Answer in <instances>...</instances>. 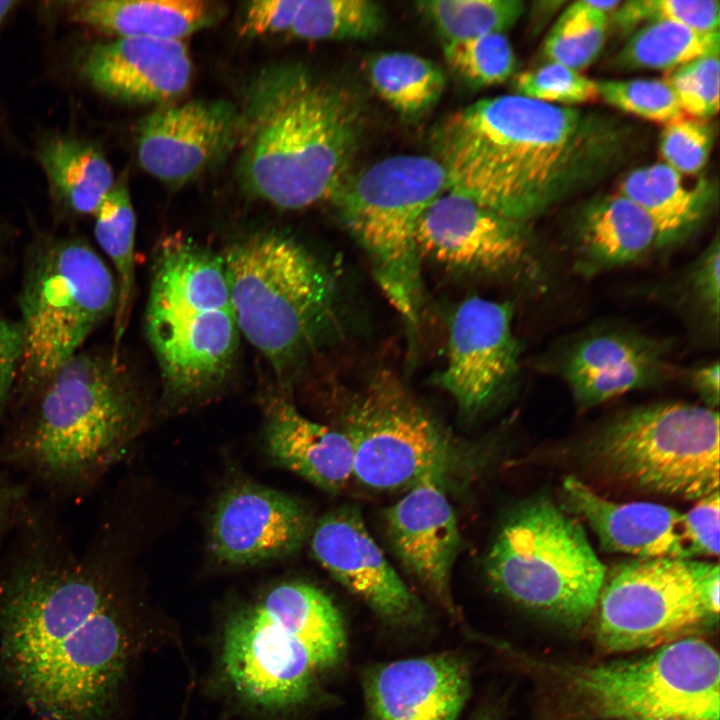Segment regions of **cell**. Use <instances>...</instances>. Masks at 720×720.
<instances>
[{
	"instance_id": "6da1fadb",
	"label": "cell",
	"mask_w": 720,
	"mask_h": 720,
	"mask_svg": "<svg viewBox=\"0 0 720 720\" xmlns=\"http://www.w3.org/2000/svg\"><path fill=\"white\" fill-rule=\"evenodd\" d=\"M0 556L5 678L42 720H98L125 674L130 637L97 537L71 545L52 505L31 504Z\"/></svg>"
},
{
	"instance_id": "7a4b0ae2",
	"label": "cell",
	"mask_w": 720,
	"mask_h": 720,
	"mask_svg": "<svg viewBox=\"0 0 720 720\" xmlns=\"http://www.w3.org/2000/svg\"><path fill=\"white\" fill-rule=\"evenodd\" d=\"M140 418L120 355L80 350L20 394L0 435V466L49 499H80L126 451Z\"/></svg>"
},
{
	"instance_id": "3957f363",
	"label": "cell",
	"mask_w": 720,
	"mask_h": 720,
	"mask_svg": "<svg viewBox=\"0 0 720 720\" xmlns=\"http://www.w3.org/2000/svg\"><path fill=\"white\" fill-rule=\"evenodd\" d=\"M589 137L575 108L508 94L449 115L436 129L433 147L449 190L527 224L576 178Z\"/></svg>"
},
{
	"instance_id": "277c9868",
	"label": "cell",
	"mask_w": 720,
	"mask_h": 720,
	"mask_svg": "<svg viewBox=\"0 0 720 720\" xmlns=\"http://www.w3.org/2000/svg\"><path fill=\"white\" fill-rule=\"evenodd\" d=\"M242 115L239 176L278 208L335 200L347 182L360 132L352 96L298 64L260 72Z\"/></svg>"
},
{
	"instance_id": "5b68a950",
	"label": "cell",
	"mask_w": 720,
	"mask_h": 720,
	"mask_svg": "<svg viewBox=\"0 0 720 720\" xmlns=\"http://www.w3.org/2000/svg\"><path fill=\"white\" fill-rule=\"evenodd\" d=\"M347 646L342 616L318 587L280 583L235 612L223 634L222 666L234 691L269 710L297 706Z\"/></svg>"
},
{
	"instance_id": "8992f818",
	"label": "cell",
	"mask_w": 720,
	"mask_h": 720,
	"mask_svg": "<svg viewBox=\"0 0 720 720\" xmlns=\"http://www.w3.org/2000/svg\"><path fill=\"white\" fill-rule=\"evenodd\" d=\"M239 332L281 374L318 340L333 312L325 266L294 239L259 233L223 257Z\"/></svg>"
},
{
	"instance_id": "52a82bcc",
	"label": "cell",
	"mask_w": 720,
	"mask_h": 720,
	"mask_svg": "<svg viewBox=\"0 0 720 720\" xmlns=\"http://www.w3.org/2000/svg\"><path fill=\"white\" fill-rule=\"evenodd\" d=\"M547 666L559 699L555 720H719L720 659L703 639L633 660Z\"/></svg>"
},
{
	"instance_id": "ba28073f",
	"label": "cell",
	"mask_w": 720,
	"mask_h": 720,
	"mask_svg": "<svg viewBox=\"0 0 720 720\" xmlns=\"http://www.w3.org/2000/svg\"><path fill=\"white\" fill-rule=\"evenodd\" d=\"M495 592L568 626L596 608L606 568L581 525L552 502L530 501L510 513L484 559Z\"/></svg>"
},
{
	"instance_id": "9c48e42d",
	"label": "cell",
	"mask_w": 720,
	"mask_h": 720,
	"mask_svg": "<svg viewBox=\"0 0 720 720\" xmlns=\"http://www.w3.org/2000/svg\"><path fill=\"white\" fill-rule=\"evenodd\" d=\"M117 303L114 274L92 245L77 236L44 235L25 257L18 296L26 393L81 350Z\"/></svg>"
},
{
	"instance_id": "30bf717a",
	"label": "cell",
	"mask_w": 720,
	"mask_h": 720,
	"mask_svg": "<svg viewBox=\"0 0 720 720\" xmlns=\"http://www.w3.org/2000/svg\"><path fill=\"white\" fill-rule=\"evenodd\" d=\"M448 190L437 159L395 155L349 178L335 198L375 281L409 328L419 322L423 298L418 225L432 202Z\"/></svg>"
},
{
	"instance_id": "8fae6325",
	"label": "cell",
	"mask_w": 720,
	"mask_h": 720,
	"mask_svg": "<svg viewBox=\"0 0 720 720\" xmlns=\"http://www.w3.org/2000/svg\"><path fill=\"white\" fill-rule=\"evenodd\" d=\"M587 456L632 489L698 500L719 490V413L685 402L640 406L605 425Z\"/></svg>"
},
{
	"instance_id": "7c38bea8",
	"label": "cell",
	"mask_w": 720,
	"mask_h": 720,
	"mask_svg": "<svg viewBox=\"0 0 720 720\" xmlns=\"http://www.w3.org/2000/svg\"><path fill=\"white\" fill-rule=\"evenodd\" d=\"M353 449V477L376 490L448 480L459 456L448 434L393 376L382 373L350 406L342 430Z\"/></svg>"
},
{
	"instance_id": "4fadbf2b",
	"label": "cell",
	"mask_w": 720,
	"mask_h": 720,
	"mask_svg": "<svg viewBox=\"0 0 720 720\" xmlns=\"http://www.w3.org/2000/svg\"><path fill=\"white\" fill-rule=\"evenodd\" d=\"M596 640L606 652L659 648L712 622L691 559H633L615 566L596 604Z\"/></svg>"
},
{
	"instance_id": "5bb4252c",
	"label": "cell",
	"mask_w": 720,
	"mask_h": 720,
	"mask_svg": "<svg viewBox=\"0 0 720 720\" xmlns=\"http://www.w3.org/2000/svg\"><path fill=\"white\" fill-rule=\"evenodd\" d=\"M421 259L485 275L542 272L540 250L526 223L504 217L448 190L428 207L417 229Z\"/></svg>"
},
{
	"instance_id": "9a60e30c",
	"label": "cell",
	"mask_w": 720,
	"mask_h": 720,
	"mask_svg": "<svg viewBox=\"0 0 720 720\" xmlns=\"http://www.w3.org/2000/svg\"><path fill=\"white\" fill-rule=\"evenodd\" d=\"M513 315L510 302L478 296L452 315L446 364L436 383L466 416L488 408L518 375L521 348Z\"/></svg>"
},
{
	"instance_id": "2e32d148",
	"label": "cell",
	"mask_w": 720,
	"mask_h": 720,
	"mask_svg": "<svg viewBox=\"0 0 720 720\" xmlns=\"http://www.w3.org/2000/svg\"><path fill=\"white\" fill-rule=\"evenodd\" d=\"M314 558L377 617L398 627H415L426 616L373 539L360 510L338 507L315 521L310 534Z\"/></svg>"
},
{
	"instance_id": "e0dca14e",
	"label": "cell",
	"mask_w": 720,
	"mask_h": 720,
	"mask_svg": "<svg viewBox=\"0 0 720 720\" xmlns=\"http://www.w3.org/2000/svg\"><path fill=\"white\" fill-rule=\"evenodd\" d=\"M241 131V111L228 101L165 104L137 123V159L153 177L183 184L222 160L239 143Z\"/></svg>"
},
{
	"instance_id": "ac0fdd59",
	"label": "cell",
	"mask_w": 720,
	"mask_h": 720,
	"mask_svg": "<svg viewBox=\"0 0 720 720\" xmlns=\"http://www.w3.org/2000/svg\"><path fill=\"white\" fill-rule=\"evenodd\" d=\"M314 523L311 511L295 497L241 483L219 498L211 518L209 547L222 563L254 565L299 551Z\"/></svg>"
},
{
	"instance_id": "d6986e66",
	"label": "cell",
	"mask_w": 720,
	"mask_h": 720,
	"mask_svg": "<svg viewBox=\"0 0 720 720\" xmlns=\"http://www.w3.org/2000/svg\"><path fill=\"white\" fill-rule=\"evenodd\" d=\"M73 69L87 86L128 105L169 103L190 85L192 61L181 40L115 38L78 47Z\"/></svg>"
},
{
	"instance_id": "ffe728a7",
	"label": "cell",
	"mask_w": 720,
	"mask_h": 720,
	"mask_svg": "<svg viewBox=\"0 0 720 720\" xmlns=\"http://www.w3.org/2000/svg\"><path fill=\"white\" fill-rule=\"evenodd\" d=\"M446 481L428 478L409 488L384 512L390 545L404 569L452 617L458 608L452 594V570L461 546Z\"/></svg>"
},
{
	"instance_id": "44dd1931",
	"label": "cell",
	"mask_w": 720,
	"mask_h": 720,
	"mask_svg": "<svg viewBox=\"0 0 720 720\" xmlns=\"http://www.w3.org/2000/svg\"><path fill=\"white\" fill-rule=\"evenodd\" d=\"M145 320L170 396L193 399L222 384L239 344L232 308L146 315Z\"/></svg>"
},
{
	"instance_id": "7402d4cb",
	"label": "cell",
	"mask_w": 720,
	"mask_h": 720,
	"mask_svg": "<svg viewBox=\"0 0 720 720\" xmlns=\"http://www.w3.org/2000/svg\"><path fill=\"white\" fill-rule=\"evenodd\" d=\"M471 680L467 658L446 651L373 666L362 687L372 720H457Z\"/></svg>"
},
{
	"instance_id": "603a6c76",
	"label": "cell",
	"mask_w": 720,
	"mask_h": 720,
	"mask_svg": "<svg viewBox=\"0 0 720 720\" xmlns=\"http://www.w3.org/2000/svg\"><path fill=\"white\" fill-rule=\"evenodd\" d=\"M668 344L626 328H605L580 337L560 365L576 402L593 407L667 376Z\"/></svg>"
},
{
	"instance_id": "cb8c5ba5",
	"label": "cell",
	"mask_w": 720,
	"mask_h": 720,
	"mask_svg": "<svg viewBox=\"0 0 720 720\" xmlns=\"http://www.w3.org/2000/svg\"><path fill=\"white\" fill-rule=\"evenodd\" d=\"M568 508L589 525L602 549L639 559H691L684 514L658 503L615 502L576 477L563 482Z\"/></svg>"
},
{
	"instance_id": "d4e9b609",
	"label": "cell",
	"mask_w": 720,
	"mask_h": 720,
	"mask_svg": "<svg viewBox=\"0 0 720 720\" xmlns=\"http://www.w3.org/2000/svg\"><path fill=\"white\" fill-rule=\"evenodd\" d=\"M573 271L592 278L640 262L659 250V234L647 213L618 193L588 204L571 237Z\"/></svg>"
},
{
	"instance_id": "484cf974",
	"label": "cell",
	"mask_w": 720,
	"mask_h": 720,
	"mask_svg": "<svg viewBox=\"0 0 720 720\" xmlns=\"http://www.w3.org/2000/svg\"><path fill=\"white\" fill-rule=\"evenodd\" d=\"M266 447L271 458L326 491L353 477V449L343 431L314 422L292 404L273 398L266 410Z\"/></svg>"
},
{
	"instance_id": "4316f807",
	"label": "cell",
	"mask_w": 720,
	"mask_h": 720,
	"mask_svg": "<svg viewBox=\"0 0 720 720\" xmlns=\"http://www.w3.org/2000/svg\"><path fill=\"white\" fill-rule=\"evenodd\" d=\"M232 308L223 257L184 236L157 249L146 315Z\"/></svg>"
},
{
	"instance_id": "83f0119b",
	"label": "cell",
	"mask_w": 720,
	"mask_h": 720,
	"mask_svg": "<svg viewBox=\"0 0 720 720\" xmlns=\"http://www.w3.org/2000/svg\"><path fill=\"white\" fill-rule=\"evenodd\" d=\"M68 19L116 38L181 40L216 23L223 9L203 0H84L66 3Z\"/></svg>"
},
{
	"instance_id": "f1b7e54d",
	"label": "cell",
	"mask_w": 720,
	"mask_h": 720,
	"mask_svg": "<svg viewBox=\"0 0 720 720\" xmlns=\"http://www.w3.org/2000/svg\"><path fill=\"white\" fill-rule=\"evenodd\" d=\"M35 156L52 201L75 216L94 215L116 182L102 148L86 137L47 133L38 141Z\"/></svg>"
},
{
	"instance_id": "f546056e",
	"label": "cell",
	"mask_w": 720,
	"mask_h": 720,
	"mask_svg": "<svg viewBox=\"0 0 720 720\" xmlns=\"http://www.w3.org/2000/svg\"><path fill=\"white\" fill-rule=\"evenodd\" d=\"M618 193L651 218L659 234V250L687 240L706 217L712 200L704 186L688 187L682 175L665 163L631 171Z\"/></svg>"
},
{
	"instance_id": "4dcf8cb0",
	"label": "cell",
	"mask_w": 720,
	"mask_h": 720,
	"mask_svg": "<svg viewBox=\"0 0 720 720\" xmlns=\"http://www.w3.org/2000/svg\"><path fill=\"white\" fill-rule=\"evenodd\" d=\"M94 235L110 259L117 286V303L113 315V349L119 356L120 343L126 331L135 290L136 218L125 180L116 181L94 213Z\"/></svg>"
},
{
	"instance_id": "1f68e13d",
	"label": "cell",
	"mask_w": 720,
	"mask_h": 720,
	"mask_svg": "<svg viewBox=\"0 0 720 720\" xmlns=\"http://www.w3.org/2000/svg\"><path fill=\"white\" fill-rule=\"evenodd\" d=\"M367 72L377 94L405 116H417L429 110L445 87L442 70L412 53L378 54L369 60Z\"/></svg>"
},
{
	"instance_id": "d6a6232c",
	"label": "cell",
	"mask_w": 720,
	"mask_h": 720,
	"mask_svg": "<svg viewBox=\"0 0 720 720\" xmlns=\"http://www.w3.org/2000/svg\"><path fill=\"white\" fill-rule=\"evenodd\" d=\"M719 32L700 33L670 21L643 25L615 58L621 69L674 70L692 60L719 53Z\"/></svg>"
},
{
	"instance_id": "836d02e7",
	"label": "cell",
	"mask_w": 720,
	"mask_h": 720,
	"mask_svg": "<svg viewBox=\"0 0 720 720\" xmlns=\"http://www.w3.org/2000/svg\"><path fill=\"white\" fill-rule=\"evenodd\" d=\"M382 8L367 0H300L289 34L310 41L355 40L375 35Z\"/></svg>"
},
{
	"instance_id": "e575fe53",
	"label": "cell",
	"mask_w": 720,
	"mask_h": 720,
	"mask_svg": "<svg viewBox=\"0 0 720 720\" xmlns=\"http://www.w3.org/2000/svg\"><path fill=\"white\" fill-rule=\"evenodd\" d=\"M418 8L433 23L444 44L503 33L525 9L520 0L421 1Z\"/></svg>"
},
{
	"instance_id": "d590c367",
	"label": "cell",
	"mask_w": 720,
	"mask_h": 720,
	"mask_svg": "<svg viewBox=\"0 0 720 720\" xmlns=\"http://www.w3.org/2000/svg\"><path fill=\"white\" fill-rule=\"evenodd\" d=\"M607 25V14L593 7L590 0L571 3L545 38V58L580 72L601 52Z\"/></svg>"
},
{
	"instance_id": "8d00e7d4",
	"label": "cell",
	"mask_w": 720,
	"mask_h": 720,
	"mask_svg": "<svg viewBox=\"0 0 720 720\" xmlns=\"http://www.w3.org/2000/svg\"><path fill=\"white\" fill-rule=\"evenodd\" d=\"M450 69L473 88L501 84L516 70V56L503 33L444 44Z\"/></svg>"
},
{
	"instance_id": "74e56055",
	"label": "cell",
	"mask_w": 720,
	"mask_h": 720,
	"mask_svg": "<svg viewBox=\"0 0 720 720\" xmlns=\"http://www.w3.org/2000/svg\"><path fill=\"white\" fill-rule=\"evenodd\" d=\"M670 21L700 33L719 32L716 0H630L614 11L613 22L622 32L639 24Z\"/></svg>"
},
{
	"instance_id": "f35d334b",
	"label": "cell",
	"mask_w": 720,
	"mask_h": 720,
	"mask_svg": "<svg viewBox=\"0 0 720 720\" xmlns=\"http://www.w3.org/2000/svg\"><path fill=\"white\" fill-rule=\"evenodd\" d=\"M596 84L598 96L623 112L665 124L684 117L673 91L663 79L600 80Z\"/></svg>"
},
{
	"instance_id": "ab89813d",
	"label": "cell",
	"mask_w": 720,
	"mask_h": 720,
	"mask_svg": "<svg viewBox=\"0 0 720 720\" xmlns=\"http://www.w3.org/2000/svg\"><path fill=\"white\" fill-rule=\"evenodd\" d=\"M513 90L514 94L529 99L568 107L598 97L596 81L554 62L517 74Z\"/></svg>"
},
{
	"instance_id": "60d3db41",
	"label": "cell",
	"mask_w": 720,
	"mask_h": 720,
	"mask_svg": "<svg viewBox=\"0 0 720 720\" xmlns=\"http://www.w3.org/2000/svg\"><path fill=\"white\" fill-rule=\"evenodd\" d=\"M663 80L673 91L683 113L704 120L718 112L719 53L702 56L668 71Z\"/></svg>"
},
{
	"instance_id": "b9f144b4",
	"label": "cell",
	"mask_w": 720,
	"mask_h": 720,
	"mask_svg": "<svg viewBox=\"0 0 720 720\" xmlns=\"http://www.w3.org/2000/svg\"><path fill=\"white\" fill-rule=\"evenodd\" d=\"M720 240L718 233L689 265L681 285V302L716 334L720 315Z\"/></svg>"
},
{
	"instance_id": "7bdbcfd3",
	"label": "cell",
	"mask_w": 720,
	"mask_h": 720,
	"mask_svg": "<svg viewBox=\"0 0 720 720\" xmlns=\"http://www.w3.org/2000/svg\"><path fill=\"white\" fill-rule=\"evenodd\" d=\"M712 138L711 127L701 119L683 117L665 124L660 135L664 163L681 175L697 174L708 161Z\"/></svg>"
},
{
	"instance_id": "ee69618b",
	"label": "cell",
	"mask_w": 720,
	"mask_h": 720,
	"mask_svg": "<svg viewBox=\"0 0 720 720\" xmlns=\"http://www.w3.org/2000/svg\"><path fill=\"white\" fill-rule=\"evenodd\" d=\"M719 490L697 500L684 514V526L692 557L719 555Z\"/></svg>"
},
{
	"instance_id": "f6af8a7d",
	"label": "cell",
	"mask_w": 720,
	"mask_h": 720,
	"mask_svg": "<svg viewBox=\"0 0 720 720\" xmlns=\"http://www.w3.org/2000/svg\"><path fill=\"white\" fill-rule=\"evenodd\" d=\"M300 0H256L247 4L240 31L247 36L289 33Z\"/></svg>"
},
{
	"instance_id": "bcb514c9",
	"label": "cell",
	"mask_w": 720,
	"mask_h": 720,
	"mask_svg": "<svg viewBox=\"0 0 720 720\" xmlns=\"http://www.w3.org/2000/svg\"><path fill=\"white\" fill-rule=\"evenodd\" d=\"M23 339L19 322L0 313V426L8 410L19 373Z\"/></svg>"
},
{
	"instance_id": "7dc6e473",
	"label": "cell",
	"mask_w": 720,
	"mask_h": 720,
	"mask_svg": "<svg viewBox=\"0 0 720 720\" xmlns=\"http://www.w3.org/2000/svg\"><path fill=\"white\" fill-rule=\"evenodd\" d=\"M31 485L10 471H0V544L11 534L30 504Z\"/></svg>"
},
{
	"instance_id": "c3c4849f",
	"label": "cell",
	"mask_w": 720,
	"mask_h": 720,
	"mask_svg": "<svg viewBox=\"0 0 720 720\" xmlns=\"http://www.w3.org/2000/svg\"><path fill=\"white\" fill-rule=\"evenodd\" d=\"M697 591L705 612L710 620H717L719 614V565L717 563L692 560Z\"/></svg>"
},
{
	"instance_id": "681fc988",
	"label": "cell",
	"mask_w": 720,
	"mask_h": 720,
	"mask_svg": "<svg viewBox=\"0 0 720 720\" xmlns=\"http://www.w3.org/2000/svg\"><path fill=\"white\" fill-rule=\"evenodd\" d=\"M690 382L706 407L711 409L718 407L720 399V367L718 361L694 369L690 374Z\"/></svg>"
},
{
	"instance_id": "f907efd6",
	"label": "cell",
	"mask_w": 720,
	"mask_h": 720,
	"mask_svg": "<svg viewBox=\"0 0 720 720\" xmlns=\"http://www.w3.org/2000/svg\"><path fill=\"white\" fill-rule=\"evenodd\" d=\"M470 720H500V714L495 707L481 708Z\"/></svg>"
},
{
	"instance_id": "816d5d0a",
	"label": "cell",
	"mask_w": 720,
	"mask_h": 720,
	"mask_svg": "<svg viewBox=\"0 0 720 720\" xmlns=\"http://www.w3.org/2000/svg\"><path fill=\"white\" fill-rule=\"evenodd\" d=\"M18 4V1L13 0L0 1V27Z\"/></svg>"
},
{
	"instance_id": "f5cc1de1",
	"label": "cell",
	"mask_w": 720,
	"mask_h": 720,
	"mask_svg": "<svg viewBox=\"0 0 720 720\" xmlns=\"http://www.w3.org/2000/svg\"><path fill=\"white\" fill-rule=\"evenodd\" d=\"M4 240V230L0 225V264L3 256Z\"/></svg>"
},
{
	"instance_id": "db71d44e",
	"label": "cell",
	"mask_w": 720,
	"mask_h": 720,
	"mask_svg": "<svg viewBox=\"0 0 720 720\" xmlns=\"http://www.w3.org/2000/svg\"><path fill=\"white\" fill-rule=\"evenodd\" d=\"M629 720H681L677 718H636V719H629Z\"/></svg>"
}]
</instances>
